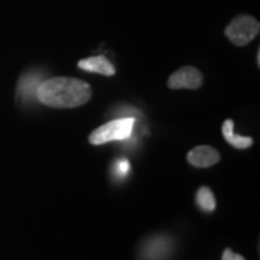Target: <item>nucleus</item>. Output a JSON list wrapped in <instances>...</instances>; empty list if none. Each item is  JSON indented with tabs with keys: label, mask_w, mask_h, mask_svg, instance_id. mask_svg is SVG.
Segmentation results:
<instances>
[{
	"label": "nucleus",
	"mask_w": 260,
	"mask_h": 260,
	"mask_svg": "<svg viewBox=\"0 0 260 260\" xmlns=\"http://www.w3.org/2000/svg\"><path fill=\"white\" fill-rule=\"evenodd\" d=\"M174 250V242L169 236H152L142 243L140 260H167Z\"/></svg>",
	"instance_id": "20e7f679"
},
{
	"label": "nucleus",
	"mask_w": 260,
	"mask_h": 260,
	"mask_svg": "<svg viewBox=\"0 0 260 260\" xmlns=\"http://www.w3.org/2000/svg\"><path fill=\"white\" fill-rule=\"evenodd\" d=\"M221 260H244V257L240 256V254H237V253H234L232 249H225L223 253V257H221Z\"/></svg>",
	"instance_id": "f8f14e48"
},
{
	"label": "nucleus",
	"mask_w": 260,
	"mask_h": 260,
	"mask_svg": "<svg viewBox=\"0 0 260 260\" xmlns=\"http://www.w3.org/2000/svg\"><path fill=\"white\" fill-rule=\"evenodd\" d=\"M78 68H81L87 73H95L100 75H110L116 74V68L113 64L104 56H90V58H84L78 61Z\"/></svg>",
	"instance_id": "0eeeda50"
},
{
	"label": "nucleus",
	"mask_w": 260,
	"mask_h": 260,
	"mask_svg": "<svg viewBox=\"0 0 260 260\" xmlns=\"http://www.w3.org/2000/svg\"><path fill=\"white\" fill-rule=\"evenodd\" d=\"M203 85V74L194 67H182L177 70L168 80V87L172 90L186 88L195 90Z\"/></svg>",
	"instance_id": "39448f33"
},
{
	"label": "nucleus",
	"mask_w": 260,
	"mask_h": 260,
	"mask_svg": "<svg viewBox=\"0 0 260 260\" xmlns=\"http://www.w3.org/2000/svg\"><path fill=\"white\" fill-rule=\"evenodd\" d=\"M41 83L42 80L39 78V75L22 77L19 83V95H22L23 99H37V88Z\"/></svg>",
	"instance_id": "1a4fd4ad"
},
{
	"label": "nucleus",
	"mask_w": 260,
	"mask_h": 260,
	"mask_svg": "<svg viewBox=\"0 0 260 260\" xmlns=\"http://www.w3.org/2000/svg\"><path fill=\"white\" fill-rule=\"evenodd\" d=\"M90 84L71 78L54 77L39 84L37 88V100L54 109H74L80 107L91 99Z\"/></svg>",
	"instance_id": "f257e3e1"
},
{
	"label": "nucleus",
	"mask_w": 260,
	"mask_h": 260,
	"mask_svg": "<svg viewBox=\"0 0 260 260\" xmlns=\"http://www.w3.org/2000/svg\"><path fill=\"white\" fill-rule=\"evenodd\" d=\"M259 22L249 15H240L233 19L225 28V37L237 47H244L250 44L254 38L259 35Z\"/></svg>",
	"instance_id": "7ed1b4c3"
},
{
	"label": "nucleus",
	"mask_w": 260,
	"mask_h": 260,
	"mask_svg": "<svg viewBox=\"0 0 260 260\" xmlns=\"http://www.w3.org/2000/svg\"><path fill=\"white\" fill-rule=\"evenodd\" d=\"M188 162L195 168H210L220 162V153L211 146H197L186 155Z\"/></svg>",
	"instance_id": "423d86ee"
},
{
	"label": "nucleus",
	"mask_w": 260,
	"mask_h": 260,
	"mask_svg": "<svg viewBox=\"0 0 260 260\" xmlns=\"http://www.w3.org/2000/svg\"><path fill=\"white\" fill-rule=\"evenodd\" d=\"M133 127H135V119L130 116L114 119L93 130L88 140L91 145H104L116 140H126L132 136Z\"/></svg>",
	"instance_id": "f03ea898"
},
{
	"label": "nucleus",
	"mask_w": 260,
	"mask_h": 260,
	"mask_svg": "<svg viewBox=\"0 0 260 260\" xmlns=\"http://www.w3.org/2000/svg\"><path fill=\"white\" fill-rule=\"evenodd\" d=\"M195 201H197L198 207L205 213H211V211L215 210V197H214L213 191L208 186H201L197 191Z\"/></svg>",
	"instance_id": "9d476101"
},
{
	"label": "nucleus",
	"mask_w": 260,
	"mask_h": 260,
	"mask_svg": "<svg viewBox=\"0 0 260 260\" xmlns=\"http://www.w3.org/2000/svg\"><path fill=\"white\" fill-rule=\"evenodd\" d=\"M223 136L225 140L236 149H247L253 145V139L249 136H242L234 133V121L232 119H227L223 123Z\"/></svg>",
	"instance_id": "6e6552de"
},
{
	"label": "nucleus",
	"mask_w": 260,
	"mask_h": 260,
	"mask_svg": "<svg viewBox=\"0 0 260 260\" xmlns=\"http://www.w3.org/2000/svg\"><path fill=\"white\" fill-rule=\"evenodd\" d=\"M130 171V164L127 159H117L113 167V175L117 179H123L127 177Z\"/></svg>",
	"instance_id": "9b49d317"
}]
</instances>
